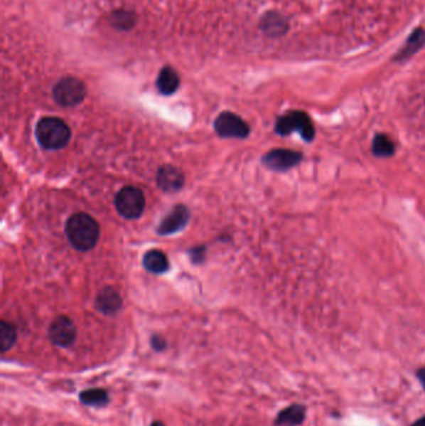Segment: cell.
<instances>
[{
  "label": "cell",
  "instance_id": "8fae6325",
  "mask_svg": "<svg viewBox=\"0 0 425 426\" xmlns=\"http://www.w3.org/2000/svg\"><path fill=\"white\" fill-rule=\"evenodd\" d=\"M95 304L97 311H102V314L112 316V314H117V311L122 309V298L117 289H114L112 287H107L102 292H99Z\"/></svg>",
  "mask_w": 425,
  "mask_h": 426
},
{
  "label": "cell",
  "instance_id": "9c48e42d",
  "mask_svg": "<svg viewBox=\"0 0 425 426\" xmlns=\"http://www.w3.org/2000/svg\"><path fill=\"white\" fill-rule=\"evenodd\" d=\"M188 220H190V212H188V207L183 205L176 206L162 220L160 226L157 228V233L162 236H166V235H173L175 232L181 231L183 227L188 225Z\"/></svg>",
  "mask_w": 425,
  "mask_h": 426
},
{
  "label": "cell",
  "instance_id": "7c38bea8",
  "mask_svg": "<svg viewBox=\"0 0 425 426\" xmlns=\"http://www.w3.org/2000/svg\"><path fill=\"white\" fill-rule=\"evenodd\" d=\"M304 417H306V408L303 405L294 404L281 411L276 417L274 424L277 426L301 425L304 421Z\"/></svg>",
  "mask_w": 425,
  "mask_h": 426
},
{
  "label": "cell",
  "instance_id": "5b68a950",
  "mask_svg": "<svg viewBox=\"0 0 425 426\" xmlns=\"http://www.w3.org/2000/svg\"><path fill=\"white\" fill-rule=\"evenodd\" d=\"M117 210L127 220H135L141 216L145 208V196L141 190L132 186H127L117 192L115 198Z\"/></svg>",
  "mask_w": 425,
  "mask_h": 426
},
{
  "label": "cell",
  "instance_id": "5bb4252c",
  "mask_svg": "<svg viewBox=\"0 0 425 426\" xmlns=\"http://www.w3.org/2000/svg\"><path fill=\"white\" fill-rule=\"evenodd\" d=\"M144 267L154 275H162L168 270V260L163 252L152 250L144 256Z\"/></svg>",
  "mask_w": 425,
  "mask_h": 426
},
{
  "label": "cell",
  "instance_id": "ac0fdd59",
  "mask_svg": "<svg viewBox=\"0 0 425 426\" xmlns=\"http://www.w3.org/2000/svg\"><path fill=\"white\" fill-rule=\"evenodd\" d=\"M135 21H136V18L131 11H117L112 18V26L117 29H122V31L130 29L135 24Z\"/></svg>",
  "mask_w": 425,
  "mask_h": 426
},
{
  "label": "cell",
  "instance_id": "2e32d148",
  "mask_svg": "<svg viewBox=\"0 0 425 426\" xmlns=\"http://www.w3.org/2000/svg\"><path fill=\"white\" fill-rule=\"evenodd\" d=\"M372 152H373V155L378 156V157L393 156L395 152L394 142L384 134H378L372 144Z\"/></svg>",
  "mask_w": 425,
  "mask_h": 426
},
{
  "label": "cell",
  "instance_id": "277c9868",
  "mask_svg": "<svg viewBox=\"0 0 425 426\" xmlns=\"http://www.w3.org/2000/svg\"><path fill=\"white\" fill-rule=\"evenodd\" d=\"M85 95L87 87L84 82L74 76L63 78L53 89V97L56 104L64 107L79 105L85 99Z\"/></svg>",
  "mask_w": 425,
  "mask_h": 426
},
{
  "label": "cell",
  "instance_id": "6da1fadb",
  "mask_svg": "<svg viewBox=\"0 0 425 426\" xmlns=\"http://www.w3.org/2000/svg\"><path fill=\"white\" fill-rule=\"evenodd\" d=\"M66 236L76 250L90 251L99 241L100 227L92 216L79 212L72 215L66 223Z\"/></svg>",
  "mask_w": 425,
  "mask_h": 426
},
{
  "label": "cell",
  "instance_id": "603a6c76",
  "mask_svg": "<svg viewBox=\"0 0 425 426\" xmlns=\"http://www.w3.org/2000/svg\"><path fill=\"white\" fill-rule=\"evenodd\" d=\"M151 426H165V425H163V422H161V421H154V422H152Z\"/></svg>",
  "mask_w": 425,
  "mask_h": 426
},
{
  "label": "cell",
  "instance_id": "3957f363",
  "mask_svg": "<svg viewBox=\"0 0 425 426\" xmlns=\"http://www.w3.org/2000/svg\"><path fill=\"white\" fill-rule=\"evenodd\" d=\"M276 132L281 136L299 132V135L307 142H312L316 135L313 124L303 111H291L286 115L281 116L276 122Z\"/></svg>",
  "mask_w": 425,
  "mask_h": 426
},
{
  "label": "cell",
  "instance_id": "44dd1931",
  "mask_svg": "<svg viewBox=\"0 0 425 426\" xmlns=\"http://www.w3.org/2000/svg\"><path fill=\"white\" fill-rule=\"evenodd\" d=\"M416 376H418V379H419L420 384H421V386L424 388L425 390V368H423V369H420V371H418V373H416Z\"/></svg>",
  "mask_w": 425,
  "mask_h": 426
},
{
  "label": "cell",
  "instance_id": "d6986e66",
  "mask_svg": "<svg viewBox=\"0 0 425 426\" xmlns=\"http://www.w3.org/2000/svg\"><path fill=\"white\" fill-rule=\"evenodd\" d=\"M151 346L156 351H162L166 348V341L160 336H154L151 338Z\"/></svg>",
  "mask_w": 425,
  "mask_h": 426
},
{
  "label": "cell",
  "instance_id": "ba28073f",
  "mask_svg": "<svg viewBox=\"0 0 425 426\" xmlns=\"http://www.w3.org/2000/svg\"><path fill=\"white\" fill-rule=\"evenodd\" d=\"M303 156L297 151L286 150V149H276L269 151L262 157V162L269 170L276 172H284L289 170L294 166L298 165Z\"/></svg>",
  "mask_w": 425,
  "mask_h": 426
},
{
  "label": "cell",
  "instance_id": "52a82bcc",
  "mask_svg": "<svg viewBox=\"0 0 425 426\" xmlns=\"http://www.w3.org/2000/svg\"><path fill=\"white\" fill-rule=\"evenodd\" d=\"M76 334L77 331L74 321L65 316H58L49 326V338L56 346H70L75 341Z\"/></svg>",
  "mask_w": 425,
  "mask_h": 426
},
{
  "label": "cell",
  "instance_id": "7a4b0ae2",
  "mask_svg": "<svg viewBox=\"0 0 425 426\" xmlns=\"http://www.w3.org/2000/svg\"><path fill=\"white\" fill-rule=\"evenodd\" d=\"M36 134L39 144L46 150H60L71 137L69 126L58 117H43L36 125Z\"/></svg>",
  "mask_w": 425,
  "mask_h": 426
},
{
  "label": "cell",
  "instance_id": "30bf717a",
  "mask_svg": "<svg viewBox=\"0 0 425 426\" xmlns=\"http://www.w3.org/2000/svg\"><path fill=\"white\" fill-rule=\"evenodd\" d=\"M185 176L178 167L171 165L162 166L157 172V183L158 187L165 192H178L183 188Z\"/></svg>",
  "mask_w": 425,
  "mask_h": 426
},
{
  "label": "cell",
  "instance_id": "7402d4cb",
  "mask_svg": "<svg viewBox=\"0 0 425 426\" xmlns=\"http://www.w3.org/2000/svg\"><path fill=\"white\" fill-rule=\"evenodd\" d=\"M410 426H425V416L420 417L419 420L415 421L414 424Z\"/></svg>",
  "mask_w": 425,
  "mask_h": 426
},
{
  "label": "cell",
  "instance_id": "ffe728a7",
  "mask_svg": "<svg viewBox=\"0 0 425 426\" xmlns=\"http://www.w3.org/2000/svg\"><path fill=\"white\" fill-rule=\"evenodd\" d=\"M191 258L195 263H201L205 258V247H196L191 251Z\"/></svg>",
  "mask_w": 425,
  "mask_h": 426
},
{
  "label": "cell",
  "instance_id": "8992f818",
  "mask_svg": "<svg viewBox=\"0 0 425 426\" xmlns=\"http://www.w3.org/2000/svg\"><path fill=\"white\" fill-rule=\"evenodd\" d=\"M215 130L221 137L231 139H246L249 135V126L240 116L225 111L215 120Z\"/></svg>",
  "mask_w": 425,
  "mask_h": 426
},
{
  "label": "cell",
  "instance_id": "4fadbf2b",
  "mask_svg": "<svg viewBox=\"0 0 425 426\" xmlns=\"http://www.w3.org/2000/svg\"><path fill=\"white\" fill-rule=\"evenodd\" d=\"M157 89L162 95H173L180 86V76L173 68H163L157 78Z\"/></svg>",
  "mask_w": 425,
  "mask_h": 426
},
{
  "label": "cell",
  "instance_id": "e0dca14e",
  "mask_svg": "<svg viewBox=\"0 0 425 426\" xmlns=\"http://www.w3.org/2000/svg\"><path fill=\"white\" fill-rule=\"evenodd\" d=\"M16 329L9 321H3L0 323V351L1 353L11 349L16 341Z\"/></svg>",
  "mask_w": 425,
  "mask_h": 426
},
{
  "label": "cell",
  "instance_id": "9a60e30c",
  "mask_svg": "<svg viewBox=\"0 0 425 426\" xmlns=\"http://www.w3.org/2000/svg\"><path fill=\"white\" fill-rule=\"evenodd\" d=\"M80 401L82 404L89 406H100L107 405L109 403V395H107V391L104 389H87V390L81 391Z\"/></svg>",
  "mask_w": 425,
  "mask_h": 426
}]
</instances>
